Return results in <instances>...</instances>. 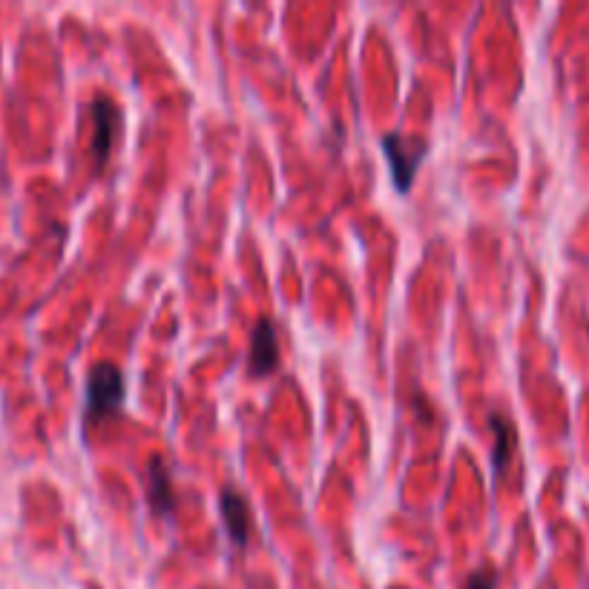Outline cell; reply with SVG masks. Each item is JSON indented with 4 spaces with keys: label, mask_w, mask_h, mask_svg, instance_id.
I'll return each instance as SVG.
<instances>
[{
    "label": "cell",
    "mask_w": 589,
    "mask_h": 589,
    "mask_svg": "<svg viewBox=\"0 0 589 589\" xmlns=\"http://www.w3.org/2000/svg\"><path fill=\"white\" fill-rule=\"evenodd\" d=\"M118 107L110 98L98 95L92 101V159L95 164H104L113 150L115 130H118Z\"/></svg>",
    "instance_id": "3"
},
{
    "label": "cell",
    "mask_w": 589,
    "mask_h": 589,
    "mask_svg": "<svg viewBox=\"0 0 589 589\" xmlns=\"http://www.w3.org/2000/svg\"><path fill=\"white\" fill-rule=\"evenodd\" d=\"M383 150H386L388 161H391V176H394L397 190L406 193L411 182H414V176H417L420 161L429 153V144L417 141V138L386 136L383 138Z\"/></svg>",
    "instance_id": "2"
},
{
    "label": "cell",
    "mask_w": 589,
    "mask_h": 589,
    "mask_svg": "<svg viewBox=\"0 0 589 589\" xmlns=\"http://www.w3.org/2000/svg\"><path fill=\"white\" fill-rule=\"evenodd\" d=\"M492 426H495V434H498V440H495V466L503 469L509 463L512 452H515V429H512L509 420H500V417H492Z\"/></svg>",
    "instance_id": "7"
},
{
    "label": "cell",
    "mask_w": 589,
    "mask_h": 589,
    "mask_svg": "<svg viewBox=\"0 0 589 589\" xmlns=\"http://www.w3.org/2000/svg\"><path fill=\"white\" fill-rule=\"evenodd\" d=\"M222 518L227 523V535L236 546H245L250 538V506L248 500L242 498L236 489H225L222 492Z\"/></svg>",
    "instance_id": "5"
},
{
    "label": "cell",
    "mask_w": 589,
    "mask_h": 589,
    "mask_svg": "<svg viewBox=\"0 0 589 589\" xmlns=\"http://www.w3.org/2000/svg\"><path fill=\"white\" fill-rule=\"evenodd\" d=\"M124 374L115 365H98L92 368L87 380V411L90 417H104L124 403Z\"/></svg>",
    "instance_id": "1"
},
{
    "label": "cell",
    "mask_w": 589,
    "mask_h": 589,
    "mask_svg": "<svg viewBox=\"0 0 589 589\" xmlns=\"http://www.w3.org/2000/svg\"><path fill=\"white\" fill-rule=\"evenodd\" d=\"M279 363V345H276V328L271 319H262L253 328V345H250V371L256 377L271 374Z\"/></svg>",
    "instance_id": "4"
},
{
    "label": "cell",
    "mask_w": 589,
    "mask_h": 589,
    "mask_svg": "<svg viewBox=\"0 0 589 589\" xmlns=\"http://www.w3.org/2000/svg\"><path fill=\"white\" fill-rule=\"evenodd\" d=\"M147 495H150V503L159 515H173L176 509V492H173V483H170V472L164 466L161 457H153L150 460V480H147Z\"/></svg>",
    "instance_id": "6"
},
{
    "label": "cell",
    "mask_w": 589,
    "mask_h": 589,
    "mask_svg": "<svg viewBox=\"0 0 589 589\" xmlns=\"http://www.w3.org/2000/svg\"><path fill=\"white\" fill-rule=\"evenodd\" d=\"M466 589H495V578L492 575H483V572H475L469 578V587Z\"/></svg>",
    "instance_id": "8"
}]
</instances>
